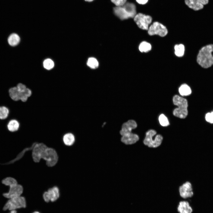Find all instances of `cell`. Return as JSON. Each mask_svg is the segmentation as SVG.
I'll return each instance as SVG.
<instances>
[{
  "label": "cell",
  "mask_w": 213,
  "mask_h": 213,
  "mask_svg": "<svg viewBox=\"0 0 213 213\" xmlns=\"http://www.w3.org/2000/svg\"><path fill=\"white\" fill-rule=\"evenodd\" d=\"M10 98L14 101H21L25 102L27 101L32 93L31 90L22 83H18L16 86L9 90Z\"/></svg>",
  "instance_id": "1"
},
{
  "label": "cell",
  "mask_w": 213,
  "mask_h": 213,
  "mask_svg": "<svg viewBox=\"0 0 213 213\" xmlns=\"http://www.w3.org/2000/svg\"><path fill=\"white\" fill-rule=\"evenodd\" d=\"M213 44H210L202 47L197 56V63L201 67L208 68L213 64Z\"/></svg>",
  "instance_id": "2"
},
{
  "label": "cell",
  "mask_w": 213,
  "mask_h": 213,
  "mask_svg": "<svg viewBox=\"0 0 213 213\" xmlns=\"http://www.w3.org/2000/svg\"><path fill=\"white\" fill-rule=\"evenodd\" d=\"M115 14L122 20L133 18L136 15L135 5L131 3H125L121 7H117L114 8Z\"/></svg>",
  "instance_id": "3"
},
{
  "label": "cell",
  "mask_w": 213,
  "mask_h": 213,
  "mask_svg": "<svg viewBox=\"0 0 213 213\" xmlns=\"http://www.w3.org/2000/svg\"><path fill=\"white\" fill-rule=\"evenodd\" d=\"M173 101L174 104L178 106L173 111L174 115L181 119L185 118L188 114V102L187 99L175 95L173 98Z\"/></svg>",
  "instance_id": "4"
},
{
  "label": "cell",
  "mask_w": 213,
  "mask_h": 213,
  "mask_svg": "<svg viewBox=\"0 0 213 213\" xmlns=\"http://www.w3.org/2000/svg\"><path fill=\"white\" fill-rule=\"evenodd\" d=\"M156 134V132L154 130L151 129L148 130L146 133L143 141L144 144L150 148H155L160 146L163 140V137L161 135L158 134L153 138Z\"/></svg>",
  "instance_id": "5"
},
{
  "label": "cell",
  "mask_w": 213,
  "mask_h": 213,
  "mask_svg": "<svg viewBox=\"0 0 213 213\" xmlns=\"http://www.w3.org/2000/svg\"><path fill=\"white\" fill-rule=\"evenodd\" d=\"M26 206L25 199L21 196L9 199L3 206V209L5 211L7 210L10 211L25 208Z\"/></svg>",
  "instance_id": "6"
},
{
  "label": "cell",
  "mask_w": 213,
  "mask_h": 213,
  "mask_svg": "<svg viewBox=\"0 0 213 213\" xmlns=\"http://www.w3.org/2000/svg\"><path fill=\"white\" fill-rule=\"evenodd\" d=\"M42 159L46 162L49 167H53L56 165L58 160V156L56 151L52 148L48 147L45 150Z\"/></svg>",
  "instance_id": "7"
},
{
  "label": "cell",
  "mask_w": 213,
  "mask_h": 213,
  "mask_svg": "<svg viewBox=\"0 0 213 213\" xmlns=\"http://www.w3.org/2000/svg\"><path fill=\"white\" fill-rule=\"evenodd\" d=\"M134 20L139 28L146 30H148L149 25L152 22V18L150 15L138 13L134 17Z\"/></svg>",
  "instance_id": "8"
},
{
  "label": "cell",
  "mask_w": 213,
  "mask_h": 213,
  "mask_svg": "<svg viewBox=\"0 0 213 213\" xmlns=\"http://www.w3.org/2000/svg\"><path fill=\"white\" fill-rule=\"evenodd\" d=\"M148 33L150 36L158 35L161 37L166 36L168 31L165 26L158 22H154L149 27Z\"/></svg>",
  "instance_id": "9"
},
{
  "label": "cell",
  "mask_w": 213,
  "mask_h": 213,
  "mask_svg": "<svg viewBox=\"0 0 213 213\" xmlns=\"http://www.w3.org/2000/svg\"><path fill=\"white\" fill-rule=\"evenodd\" d=\"M47 146L43 143H36L32 149V156L35 162H39L42 159L43 154Z\"/></svg>",
  "instance_id": "10"
},
{
  "label": "cell",
  "mask_w": 213,
  "mask_h": 213,
  "mask_svg": "<svg viewBox=\"0 0 213 213\" xmlns=\"http://www.w3.org/2000/svg\"><path fill=\"white\" fill-rule=\"evenodd\" d=\"M178 193L180 197L184 200L192 197L194 193L191 183L187 181L183 184L179 188Z\"/></svg>",
  "instance_id": "11"
},
{
  "label": "cell",
  "mask_w": 213,
  "mask_h": 213,
  "mask_svg": "<svg viewBox=\"0 0 213 213\" xmlns=\"http://www.w3.org/2000/svg\"><path fill=\"white\" fill-rule=\"evenodd\" d=\"M59 190L57 186L49 188L47 191L44 192L43 195V200L46 202L55 201L59 198Z\"/></svg>",
  "instance_id": "12"
},
{
  "label": "cell",
  "mask_w": 213,
  "mask_h": 213,
  "mask_svg": "<svg viewBox=\"0 0 213 213\" xmlns=\"http://www.w3.org/2000/svg\"><path fill=\"white\" fill-rule=\"evenodd\" d=\"M9 187L8 192L3 194L4 197L9 199L21 196L23 191L22 186L18 184L11 185Z\"/></svg>",
  "instance_id": "13"
},
{
  "label": "cell",
  "mask_w": 213,
  "mask_h": 213,
  "mask_svg": "<svg viewBox=\"0 0 213 213\" xmlns=\"http://www.w3.org/2000/svg\"><path fill=\"white\" fill-rule=\"evenodd\" d=\"M209 0H185V4L189 8L195 11L202 9L204 6L207 4Z\"/></svg>",
  "instance_id": "14"
},
{
  "label": "cell",
  "mask_w": 213,
  "mask_h": 213,
  "mask_svg": "<svg viewBox=\"0 0 213 213\" xmlns=\"http://www.w3.org/2000/svg\"><path fill=\"white\" fill-rule=\"evenodd\" d=\"M137 124L133 120H130L124 123L122 125V128L120 131V134L122 135L130 133L132 131L136 128Z\"/></svg>",
  "instance_id": "15"
},
{
  "label": "cell",
  "mask_w": 213,
  "mask_h": 213,
  "mask_svg": "<svg viewBox=\"0 0 213 213\" xmlns=\"http://www.w3.org/2000/svg\"><path fill=\"white\" fill-rule=\"evenodd\" d=\"M177 210L178 213H192L193 211L189 202L184 200L179 202Z\"/></svg>",
  "instance_id": "16"
},
{
  "label": "cell",
  "mask_w": 213,
  "mask_h": 213,
  "mask_svg": "<svg viewBox=\"0 0 213 213\" xmlns=\"http://www.w3.org/2000/svg\"><path fill=\"white\" fill-rule=\"evenodd\" d=\"M139 139V136L132 132L122 136L121 141L126 145H131L135 143Z\"/></svg>",
  "instance_id": "17"
},
{
  "label": "cell",
  "mask_w": 213,
  "mask_h": 213,
  "mask_svg": "<svg viewBox=\"0 0 213 213\" xmlns=\"http://www.w3.org/2000/svg\"><path fill=\"white\" fill-rule=\"evenodd\" d=\"M8 130L11 133H15L19 130L20 123L17 120L13 119L9 120L7 125Z\"/></svg>",
  "instance_id": "18"
},
{
  "label": "cell",
  "mask_w": 213,
  "mask_h": 213,
  "mask_svg": "<svg viewBox=\"0 0 213 213\" xmlns=\"http://www.w3.org/2000/svg\"><path fill=\"white\" fill-rule=\"evenodd\" d=\"M62 140L64 145L67 146H71L74 143L75 138L73 134L68 133L63 135Z\"/></svg>",
  "instance_id": "19"
},
{
  "label": "cell",
  "mask_w": 213,
  "mask_h": 213,
  "mask_svg": "<svg viewBox=\"0 0 213 213\" xmlns=\"http://www.w3.org/2000/svg\"><path fill=\"white\" fill-rule=\"evenodd\" d=\"M20 41V38L19 36L16 33L11 34L8 37V42L9 44L12 46L17 45Z\"/></svg>",
  "instance_id": "20"
},
{
  "label": "cell",
  "mask_w": 213,
  "mask_h": 213,
  "mask_svg": "<svg viewBox=\"0 0 213 213\" xmlns=\"http://www.w3.org/2000/svg\"><path fill=\"white\" fill-rule=\"evenodd\" d=\"M179 92L181 95L184 96L190 95L192 91L190 87L188 85L184 84L179 87Z\"/></svg>",
  "instance_id": "21"
},
{
  "label": "cell",
  "mask_w": 213,
  "mask_h": 213,
  "mask_svg": "<svg viewBox=\"0 0 213 213\" xmlns=\"http://www.w3.org/2000/svg\"><path fill=\"white\" fill-rule=\"evenodd\" d=\"M9 109L4 106H0V120H4L7 119L9 114Z\"/></svg>",
  "instance_id": "22"
},
{
  "label": "cell",
  "mask_w": 213,
  "mask_h": 213,
  "mask_svg": "<svg viewBox=\"0 0 213 213\" xmlns=\"http://www.w3.org/2000/svg\"><path fill=\"white\" fill-rule=\"evenodd\" d=\"M175 53L178 57H182L184 54L185 46L182 44H176L174 46Z\"/></svg>",
  "instance_id": "23"
},
{
  "label": "cell",
  "mask_w": 213,
  "mask_h": 213,
  "mask_svg": "<svg viewBox=\"0 0 213 213\" xmlns=\"http://www.w3.org/2000/svg\"><path fill=\"white\" fill-rule=\"evenodd\" d=\"M151 49V44L145 41H143L140 44L139 46V51L142 52H147L149 51Z\"/></svg>",
  "instance_id": "24"
},
{
  "label": "cell",
  "mask_w": 213,
  "mask_h": 213,
  "mask_svg": "<svg viewBox=\"0 0 213 213\" xmlns=\"http://www.w3.org/2000/svg\"><path fill=\"white\" fill-rule=\"evenodd\" d=\"M3 184L9 187L18 184L17 180L14 178L7 177L4 179L2 180Z\"/></svg>",
  "instance_id": "25"
},
{
  "label": "cell",
  "mask_w": 213,
  "mask_h": 213,
  "mask_svg": "<svg viewBox=\"0 0 213 213\" xmlns=\"http://www.w3.org/2000/svg\"><path fill=\"white\" fill-rule=\"evenodd\" d=\"M87 65L91 68L95 69L99 66V63L97 60L94 58H89L87 63Z\"/></svg>",
  "instance_id": "26"
},
{
  "label": "cell",
  "mask_w": 213,
  "mask_h": 213,
  "mask_svg": "<svg viewBox=\"0 0 213 213\" xmlns=\"http://www.w3.org/2000/svg\"><path fill=\"white\" fill-rule=\"evenodd\" d=\"M43 66L45 69L47 70H50L54 67V63L51 59H47L44 61Z\"/></svg>",
  "instance_id": "27"
},
{
  "label": "cell",
  "mask_w": 213,
  "mask_h": 213,
  "mask_svg": "<svg viewBox=\"0 0 213 213\" xmlns=\"http://www.w3.org/2000/svg\"><path fill=\"white\" fill-rule=\"evenodd\" d=\"M159 120L160 124L163 126H167L169 125V122L167 118L163 114H160L159 116Z\"/></svg>",
  "instance_id": "28"
},
{
  "label": "cell",
  "mask_w": 213,
  "mask_h": 213,
  "mask_svg": "<svg viewBox=\"0 0 213 213\" xmlns=\"http://www.w3.org/2000/svg\"><path fill=\"white\" fill-rule=\"evenodd\" d=\"M205 119L207 122L213 124V111L208 112L205 115Z\"/></svg>",
  "instance_id": "29"
},
{
  "label": "cell",
  "mask_w": 213,
  "mask_h": 213,
  "mask_svg": "<svg viewBox=\"0 0 213 213\" xmlns=\"http://www.w3.org/2000/svg\"><path fill=\"white\" fill-rule=\"evenodd\" d=\"M127 0H111V1L117 7H121L125 3Z\"/></svg>",
  "instance_id": "30"
},
{
  "label": "cell",
  "mask_w": 213,
  "mask_h": 213,
  "mask_svg": "<svg viewBox=\"0 0 213 213\" xmlns=\"http://www.w3.org/2000/svg\"><path fill=\"white\" fill-rule=\"evenodd\" d=\"M136 1L139 4H146L148 0H136Z\"/></svg>",
  "instance_id": "31"
},
{
  "label": "cell",
  "mask_w": 213,
  "mask_h": 213,
  "mask_svg": "<svg viewBox=\"0 0 213 213\" xmlns=\"http://www.w3.org/2000/svg\"><path fill=\"white\" fill-rule=\"evenodd\" d=\"M9 213H17L16 210H12L10 211Z\"/></svg>",
  "instance_id": "32"
},
{
  "label": "cell",
  "mask_w": 213,
  "mask_h": 213,
  "mask_svg": "<svg viewBox=\"0 0 213 213\" xmlns=\"http://www.w3.org/2000/svg\"><path fill=\"white\" fill-rule=\"evenodd\" d=\"M41 213L40 212H38V211H35V212H33V213Z\"/></svg>",
  "instance_id": "33"
},
{
  "label": "cell",
  "mask_w": 213,
  "mask_h": 213,
  "mask_svg": "<svg viewBox=\"0 0 213 213\" xmlns=\"http://www.w3.org/2000/svg\"><path fill=\"white\" fill-rule=\"evenodd\" d=\"M86 1L91 2L93 1V0H85Z\"/></svg>",
  "instance_id": "34"
}]
</instances>
